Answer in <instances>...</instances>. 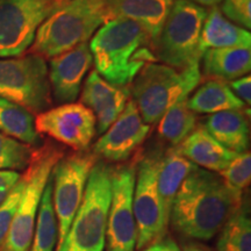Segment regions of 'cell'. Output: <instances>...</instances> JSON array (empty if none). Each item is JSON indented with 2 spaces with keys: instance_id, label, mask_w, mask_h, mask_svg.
<instances>
[{
  "instance_id": "cell-1",
  "label": "cell",
  "mask_w": 251,
  "mask_h": 251,
  "mask_svg": "<svg viewBox=\"0 0 251 251\" xmlns=\"http://www.w3.org/2000/svg\"><path fill=\"white\" fill-rule=\"evenodd\" d=\"M242 197L218 174L196 166L175 198L170 224L185 237L211 240L238 208Z\"/></svg>"
},
{
  "instance_id": "cell-2",
  "label": "cell",
  "mask_w": 251,
  "mask_h": 251,
  "mask_svg": "<svg viewBox=\"0 0 251 251\" xmlns=\"http://www.w3.org/2000/svg\"><path fill=\"white\" fill-rule=\"evenodd\" d=\"M89 46L99 76L120 89L130 86L146 65L157 61L149 34L126 18H114L103 24Z\"/></svg>"
},
{
  "instance_id": "cell-3",
  "label": "cell",
  "mask_w": 251,
  "mask_h": 251,
  "mask_svg": "<svg viewBox=\"0 0 251 251\" xmlns=\"http://www.w3.org/2000/svg\"><path fill=\"white\" fill-rule=\"evenodd\" d=\"M109 20L100 0H69L40 25L28 54L55 57L87 42Z\"/></svg>"
},
{
  "instance_id": "cell-4",
  "label": "cell",
  "mask_w": 251,
  "mask_h": 251,
  "mask_svg": "<svg viewBox=\"0 0 251 251\" xmlns=\"http://www.w3.org/2000/svg\"><path fill=\"white\" fill-rule=\"evenodd\" d=\"M113 168L97 161L90 172L79 208L56 251H103L112 199Z\"/></svg>"
},
{
  "instance_id": "cell-5",
  "label": "cell",
  "mask_w": 251,
  "mask_h": 251,
  "mask_svg": "<svg viewBox=\"0 0 251 251\" xmlns=\"http://www.w3.org/2000/svg\"><path fill=\"white\" fill-rule=\"evenodd\" d=\"M200 80L199 64L179 71L163 63H149L130 84L133 101L142 120L156 125L176 100L186 91L197 89Z\"/></svg>"
},
{
  "instance_id": "cell-6",
  "label": "cell",
  "mask_w": 251,
  "mask_h": 251,
  "mask_svg": "<svg viewBox=\"0 0 251 251\" xmlns=\"http://www.w3.org/2000/svg\"><path fill=\"white\" fill-rule=\"evenodd\" d=\"M207 12L190 0H175L155 45L156 58L179 71L199 64L203 54L200 37Z\"/></svg>"
},
{
  "instance_id": "cell-7",
  "label": "cell",
  "mask_w": 251,
  "mask_h": 251,
  "mask_svg": "<svg viewBox=\"0 0 251 251\" xmlns=\"http://www.w3.org/2000/svg\"><path fill=\"white\" fill-rule=\"evenodd\" d=\"M61 158V150L49 143L35 149L29 166L25 170L27 174V184L7 237L0 248L2 251L29 250L43 191L51 176L52 169Z\"/></svg>"
},
{
  "instance_id": "cell-8",
  "label": "cell",
  "mask_w": 251,
  "mask_h": 251,
  "mask_svg": "<svg viewBox=\"0 0 251 251\" xmlns=\"http://www.w3.org/2000/svg\"><path fill=\"white\" fill-rule=\"evenodd\" d=\"M0 98L33 115L49 109L52 99L46 59L31 54L0 59Z\"/></svg>"
},
{
  "instance_id": "cell-9",
  "label": "cell",
  "mask_w": 251,
  "mask_h": 251,
  "mask_svg": "<svg viewBox=\"0 0 251 251\" xmlns=\"http://www.w3.org/2000/svg\"><path fill=\"white\" fill-rule=\"evenodd\" d=\"M97 158L94 153H74L59 159L52 169V203L58 228L56 250L64 241L79 208L90 172Z\"/></svg>"
},
{
  "instance_id": "cell-10",
  "label": "cell",
  "mask_w": 251,
  "mask_h": 251,
  "mask_svg": "<svg viewBox=\"0 0 251 251\" xmlns=\"http://www.w3.org/2000/svg\"><path fill=\"white\" fill-rule=\"evenodd\" d=\"M159 165L161 158L150 156L143 158L137 166L133 208L139 250L164 237L170 225L157 190Z\"/></svg>"
},
{
  "instance_id": "cell-11",
  "label": "cell",
  "mask_w": 251,
  "mask_h": 251,
  "mask_svg": "<svg viewBox=\"0 0 251 251\" xmlns=\"http://www.w3.org/2000/svg\"><path fill=\"white\" fill-rule=\"evenodd\" d=\"M61 6L49 0H0V50L6 57L25 54L40 25Z\"/></svg>"
},
{
  "instance_id": "cell-12",
  "label": "cell",
  "mask_w": 251,
  "mask_h": 251,
  "mask_svg": "<svg viewBox=\"0 0 251 251\" xmlns=\"http://www.w3.org/2000/svg\"><path fill=\"white\" fill-rule=\"evenodd\" d=\"M136 168L134 163L113 169L112 199L108 212L107 251H134L137 231L133 199Z\"/></svg>"
},
{
  "instance_id": "cell-13",
  "label": "cell",
  "mask_w": 251,
  "mask_h": 251,
  "mask_svg": "<svg viewBox=\"0 0 251 251\" xmlns=\"http://www.w3.org/2000/svg\"><path fill=\"white\" fill-rule=\"evenodd\" d=\"M34 124L39 134L48 135L77 151H85L97 134L96 117L81 102L62 103L41 112Z\"/></svg>"
},
{
  "instance_id": "cell-14",
  "label": "cell",
  "mask_w": 251,
  "mask_h": 251,
  "mask_svg": "<svg viewBox=\"0 0 251 251\" xmlns=\"http://www.w3.org/2000/svg\"><path fill=\"white\" fill-rule=\"evenodd\" d=\"M150 128L141 118L135 102L130 100L117 120L94 144L93 153L109 162L127 161L147 139Z\"/></svg>"
},
{
  "instance_id": "cell-15",
  "label": "cell",
  "mask_w": 251,
  "mask_h": 251,
  "mask_svg": "<svg viewBox=\"0 0 251 251\" xmlns=\"http://www.w3.org/2000/svg\"><path fill=\"white\" fill-rule=\"evenodd\" d=\"M93 58L89 42L50 58L48 78L52 97L59 103L74 102L78 98L84 78Z\"/></svg>"
},
{
  "instance_id": "cell-16",
  "label": "cell",
  "mask_w": 251,
  "mask_h": 251,
  "mask_svg": "<svg viewBox=\"0 0 251 251\" xmlns=\"http://www.w3.org/2000/svg\"><path fill=\"white\" fill-rule=\"evenodd\" d=\"M80 102L92 111L96 117L97 133L102 135L125 109L128 92L109 84L94 70L86 78Z\"/></svg>"
},
{
  "instance_id": "cell-17",
  "label": "cell",
  "mask_w": 251,
  "mask_h": 251,
  "mask_svg": "<svg viewBox=\"0 0 251 251\" xmlns=\"http://www.w3.org/2000/svg\"><path fill=\"white\" fill-rule=\"evenodd\" d=\"M111 19L126 18L137 23L151 37L153 48L175 0H100Z\"/></svg>"
},
{
  "instance_id": "cell-18",
  "label": "cell",
  "mask_w": 251,
  "mask_h": 251,
  "mask_svg": "<svg viewBox=\"0 0 251 251\" xmlns=\"http://www.w3.org/2000/svg\"><path fill=\"white\" fill-rule=\"evenodd\" d=\"M174 148L194 165L218 174L224 171L238 155L226 149L218 141L213 139L203 126L196 127V129L183 142Z\"/></svg>"
},
{
  "instance_id": "cell-19",
  "label": "cell",
  "mask_w": 251,
  "mask_h": 251,
  "mask_svg": "<svg viewBox=\"0 0 251 251\" xmlns=\"http://www.w3.org/2000/svg\"><path fill=\"white\" fill-rule=\"evenodd\" d=\"M201 59L207 80L230 83L249 75L251 69L250 48L207 49Z\"/></svg>"
},
{
  "instance_id": "cell-20",
  "label": "cell",
  "mask_w": 251,
  "mask_h": 251,
  "mask_svg": "<svg viewBox=\"0 0 251 251\" xmlns=\"http://www.w3.org/2000/svg\"><path fill=\"white\" fill-rule=\"evenodd\" d=\"M203 128L213 139L235 153H243L249 146V126L243 109H229L206 118Z\"/></svg>"
},
{
  "instance_id": "cell-21",
  "label": "cell",
  "mask_w": 251,
  "mask_h": 251,
  "mask_svg": "<svg viewBox=\"0 0 251 251\" xmlns=\"http://www.w3.org/2000/svg\"><path fill=\"white\" fill-rule=\"evenodd\" d=\"M250 47L251 34L249 30L230 23L224 17L218 6H214L207 12L200 37V48L202 52L207 49Z\"/></svg>"
},
{
  "instance_id": "cell-22",
  "label": "cell",
  "mask_w": 251,
  "mask_h": 251,
  "mask_svg": "<svg viewBox=\"0 0 251 251\" xmlns=\"http://www.w3.org/2000/svg\"><path fill=\"white\" fill-rule=\"evenodd\" d=\"M196 166L197 165H194L192 162L179 155L175 148L168 150L164 157L161 158L158 178H157V190H158L163 208L169 221H170L175 198L185 178L191 171L196 169Z\"/></svg>"
},
{
  "instance_id": "cell-23",
  "label": "cell",
  "mask_w": 251,
  "mask_h": 251,
  "mask_svg": "<svg viewBox=\"0 0 251 251\" xmlns=\"http://www.w3.org/2000/svg\"><path fill=\"white\" fill-rule=\"evenodd\" d=\"M187 106L196 114H214L246 107L233 93L228 83L220 80H207L200 85L193 96L188 98Z\"/></svg>"
},
{
  "instance_id": "cell-24",
  "label": "cell",
  "mask_w": 251,
  "mask_h": 251,
  "mask_svg": "<svg viewBox=\"0 0 251 251\" xmlns=\"http://www.w3.org/2000/svg\"><path fill=\"white\" fill-rule=\"evenodd\" d=\"M34 121V115L26 108L0 98V133L34 148L41 147L42 139Z\"/></svg>"
},
{
  "instance_id": "cell-25",
  "label": "cell",
  "mask_w": 251,
  "mask_h": 251,
  "mask_svg": "<svg viewBox=\"0 0 251 251\" xmlns=\"http://www.w3.org/2000/svg\"><path fill=\"white\" fill-rule=\"evenodd\" d=\"M190 93L186 91L181 94L158 122V135L172 147L183 142L197 127L196 113L187 106Z\"/></svg>"
},
{
  "instance_id": "cell-26",
  "label": "cell",
  "mask_w": 251,
  "mask_h": 251,
  "mask_svg": "<svg viewBox=\"0 0 251 251\" xmlns=\"http://www.w3.org/2000/svg\"><path fill=\"white\" fill-rule=\"evenodd\" d=\"M57 236V220L52 203V180L50 176L43 191L39 212H37L30 251H55Z\"/></svg>"
},
{
  "instance_id": "cell-27",
  "label": "cell",
  "mask_w": 251,
  "mask_h": 251,
  "mask_svg": "<svg viewBox=\"0 0 251 251\" xmlns=\"http://www.w3.org/2000/svg\"><path fill=\"white\" fill-rule=\"evenodd\" d=\"M220 231L219 251H251L249 205L244 200Z\"/></svg>"
},
{
  "instance_id": "cell-28",
  "label": "cell",
  "mask_w": 251,
  "mask_h": 251,
  "mask_svg": "<svg viewBox=\"0 0 251 251\" xmlns=\"http://www.w3.org/2000/svg\"><path fill=\"white\" fill-rule=\"evenodd\" d=\"M34 147L0 133V170L24 171L33 159Z\"/></svg>"
},
{
  "instance_id": "cell-29",
  "label": "cell",
  "mask_w": 251,
  "mask_h": 251,
  "mask_svg": "<svg viewBox=\"0 0 251 251\" xmlns=\"http://www.w3.org/2000/svg\"><path fill=\"white\" fill-rule=\"evenodd\" d=\"M226 185L241 196L250 185L251 179V156L249 151L238 155L224 171L219 172Z\"/></svg>"
},
{
  "instance_id": "cell-30",
  "label": "cell",
  "mask_w": 251,
  "mask_h": 251,
  "mask_svg": "<svg viewBox=\"0 0 251 251\" xmlns=\"http://www.w3.org/2000/svg\"><path fill=\"white\" fill-rule=\"evenodd\" d=\"M27 184V174L20 176V179L14 185L11 192L6 197V199L0 203V248L4 244L6 237L11 228L12 221H13L15 213H17L19 202H20L21 196H23L25 187Z\"/></svg>"
},
{
  "instance_id": "cell-31",
  "label": "cell",
  "mask_w": 251,
  "mask_h": 251,
  "mask_svg": "<svg viewBox=\"0 0 251 251\" xmlns=\"http://www.w3.org/2000/svg\"><path fill=\"white\" fill-rule=\"evenodd\" d=\"M219 9L225 18L244 29L249 30L251 28V0H222Z\"/></svg>"
},
{
  "instance_id": "cell-32",
  "label": "cell",
  "mask_w": 251,
  "mask_h": 251,
  "mask_svg": "<svg viewBox=\"0 0 251 251\" xmlns=\"http://www.w3.org/2000/svg\"><path fill=\"white\" fill-rule=\"evenodd\" d=\"M233 93L242 101L244 105L250 106L251 103V77L250 75L238 78L228 84Z\"/></svg>"
},
{
  "instance_id": "cell-33",
  "label": "cell",
  "mask_w": 251,
  "mask_h": 251,
  "mask_svg": "<svg viewBox=\"0 0 251 251\" xmlns=\"http://www.w3.org/2000/svg\"><path fill=\"white\" fill-rule=\"evenodd\" d=\"M20 174L15 171L0 170V203H1L11 192L14 185L20 179Z\"/></svg>"
},
{
  "instance_id": "cell-34",
  "label": "cell",
  "mask_w": 251,
  "mask_h": 251,
  "mask_svg": "<svg viewBox=\"0 0 251 251\" xmlns=\"http://www.w3.org/2000/svg\"><path fill=\"white\" fill-rule=\"evenodd\" d=\"M142 251H180V248L172 238L164 236L161 240L146 247Z\"/></svg>"
},
{
  "instance_id": "cell-35",
  "label": "cell",
  "mask_w": 251,
  "mask_h": 251,
  "mask_svg": "<svg viewBox=\"0 0 251 251\" xmlns=\"http://www.w3.org/2000/svg\"><path fill=\"white\" fill-rule=\"evenodd\" d=\"M190 1L194 2V4L199 5V6H208V7H214L220 2L222 1V0H190Z\"/></svg>"
},
{
  "instance_id": "cell-36",
  "label": "cell",
  "mask_w": 251,
  "mask_h": 251,
  "mask_svg": "<svg viewBox=\"0 0 251 251\" xmlns=\"http://www.w3.org/2000/svg\"><path fill=\"white\" fill-rule=\"evenodd\" d=\"M183 251H211L208 248L201 246L198 243H190L184 248Z\"/></svg>"
},
{
  "instance_id": "cell-37",
  "label": "cell",
  "mask_w": 251,
  "mask_h": 251,
  "mask_svg": "<svg viewBox=\"0 0 251 251\" xmlns=\"http://www.w3.org/2000/svg\"><path fill=\"white\" fill-rule=\"evenodd\" d=\"M49 1L55 2V4H57V5H64L65 2L69 1V0H49Z\"/></svg>"
},
{
  "instance_id": "cell-38",
  "label": "cell",
  "mask_w": 251,
  "mask_h": 251,
  "mask_svg": "<svg viewBox=\"0 0 251 251\" xmlns=\"http://www.w3.org/2000/svg\"><path fill=\"white\" fill-rule=\"evenodd\" d=\"M0 58H6V55L0 50Z\"/></svg>"
}]
</instances>
